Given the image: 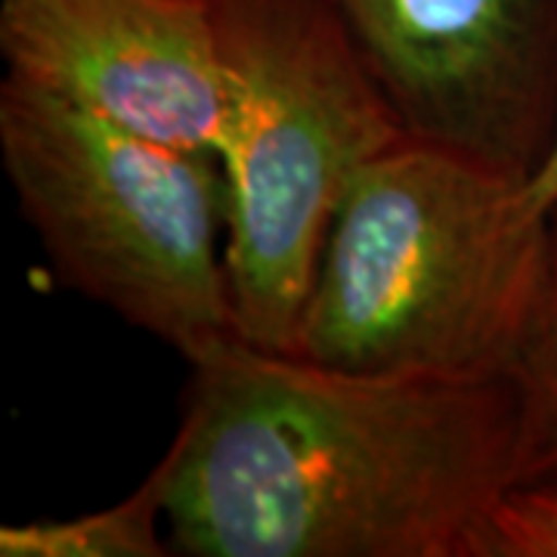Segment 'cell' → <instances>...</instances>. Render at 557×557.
Listing matches in <instances>:
<instances>
[{"label": "cell", "mask_w": 557, "mask_h": 557, "mask_svg": "<svg viewBox=\"0 0 557 557\" xmlns=\"http://www.w3.org/2000/svg\"><path fill=\"white\" fill-rule=\"evenodd\" d=\"M230 183L226 273L242 341L295 354L332 220L359 171L409 137L335 0H208Z\"/></svg>", "instance_id": "obj_3"}, {"label": "cell", "mask_w": 557, "mask_h": 557, "mask_svg": "<svg viewBox=\"0 0 557 557\" xmlns=\"http://www.w3.org/2000/svg\"><path fill=\"white\" fill-rule=\"evenodd\" d=\"M7 81L220 159L226 87L208 0H0Z\"/></svg>", "instance_id": "obj_6"}, {"label": "cell", "mask_w": 557, "mask_h": 557, "mask_svg": "<svg viewBox=\"0 0 557 557\" xmlns=\"http://www.w3.org/2000/svg\"><path fill=\"white\" fill-rule=\"evenodd\" d=\"M159 468L186 557H493L523 486L515 375H375L233 338Z\"/></svg>", "instance_id": "obj_1"}, {"label": "cell", "mask_w": 557, "mask_h": 557, "mask_svg": "<svg viewBox=\"0 0 557 557\" xmlns=\"http://www.w3.org/2000/svg\"><path fill=\"white\" fill-rule=\"evenodd\" d=\"M515 379L523 406V483L557 490V211L545 292Z\"/></svg>", "instance_id": "obj_8"}, {"label": "cell", "mask_w": 557, "mask_h": 557, "mask_svg": "<svg viewBox=\"0 0 557 557\" xmlns=\"http://www.w3.org/2000/svg\"><path fill=\"white\" fill-rule=\"evenodd\" d=\"M527 180L399 139L332 220L295 354L375 375H515L552 258Z\"/></svg>", "instance_id": "obj_2"}, {"label": "cell", "mask_w": 557, "mask_h": 557, "mask_svg": "<svg viewBox=\"0 0 557 557\" xmlns=\"http://www.w3.org/2000/svg\"><path fill=\"white\" fill-rule=\"evenodd\" d=\"M164 478L156 465L131 496L78 518L0 527V557H164Z\"/></svg>", "instance_id": "obj_7"}, {"label": "cell", "mask_w": 557, "mask_h": 557, "mask_svg": "<svg viewBox=\"0 0 557 557\" xmlns=\"http://www.w3.org/2000/svg\"><path fill=\"white\" fill-rule=\"evenodd\" d=\"M493 557H557V490L523 483L498 505Z\"/></svg>", "instance_id": "obj_9"}, {"label": "cell", "mask_w": 557, "mask_h": 557, "mask_svg": "<svg viewBox=\"0 0 557 557\" xmlns=\"http://www.w3.org/2000/svg\"><path fill=\"white\" fill-rule=\"evenodd\" d=\"M403 127L530 180L557 137V0H335Z\"/></svg>", "instance_id": "obj_5"}, {"label": "cell", "mask_w": 557, "mask_h": 557, "mask_svg": "<svg viewBox=\"0 0 557 557\" xmlns=\"http://www.w3.org/2000/svg\"><path fill=\"white\" fill-rule=\"evenodd\" d=\"M0 161L69 288L189 366L239 338L226 273L230 183L218 156L139 137L3 78Z\"/></svg>", "instance_id": "obj_4"}, {"label": "cell", "mask_w": 557, "mask_h": 557, "mask_svg": "<svg viewBox=\"0 0 557 557\" xmlns=\"http://www.w3.org/2000/svg\"><path fill=\"white\" fill-rule=\"evenodd\" d=\"M523 193L542 214H555L557 211V137L552 149L545 152V159L539 161L536 171L523 183Z\"/></svg>", "instance_id": "obj_10"}]
</instances>
